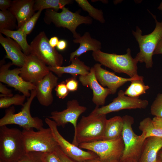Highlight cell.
<instances>
[{"instance_id":"obj_45","label":"cell","mask_w":162,"mask_h":162,"mask_svg":"<svg viewBox=\"0 0 162 162\" xmlns=\"http://www.w3.org/2000/svg\"><path fill=\"white\" fill-rule=\"evenodd\" d=\"M83 162H104L98 159H93L92 160H90L84 161ZM120 162V161L118 160L113 161L110 162Z\"/></svg>"},{"instance_id":"obj_41","label":"cell","mask_w":162,"mask_h":162,"mask_svg":"<svg viewBox=\"0 0 162 162\" xmlns=\"http://www.w3.org/2000/svg\"><path fill=\"white\" fill-rule=\"evenodd\" d=\"M67 42L64 40H59L56 46L57 49L60 51H63L67 47Z\"/></svg>"},{"instance_id":"obj_22","label":"cell","mask_w":162,"mask_h":162,"mask_svg":"<svg viewBox=\"0 0 162 162\" xmlns=\"http://www.w3.org/2000/svg\"><path fill=\"white\" fill-rule=\"evenodd\" d=\"M162 148V137L151 136L144 141L138 162H156L158 153Z\"/></svg>"},{"instance_id":"obj_40","label":"cell","mask_w":162,"mask_h":162,"mask_svg":"<svg viewBox=\"0 0 162 162\" xmlns=\"http://www.w3.org/2000/svg\"><path fill=\"white\" fill-rule=\"evenodd\" d=\"M12 1L10 0H0V9L1 11L8 10L11 7Z\"/></svg>"},{"instance_id":"obj_39","label":"cell","mask_w":162,"mask_h":162,"mask_svg":"<svg viewBox=\"0 0 162 162\" xmlns=\"http://www.w3.org/2000/svg\"><path fill=\"white\" fill-rule=\"evenodd\" d=\"M0 97H10L13 96L12 90L8 88L1 82L0 83Z\"/></svg>"},{"instance_id":"obj_19","label":"cell","mask_w":162,"mask_h":162,"mask_svg":"<svg viewBox=\"0 0 162 162\" xmlns=\"http://www.w3.org/2000/svg\"><path fill=\"white\" fill-rule=\"evenodd\" d=\"M34 0H14L8 9L15 16L17 23L18 29L34 14Z\"/></svg>"},{"instance_id":"obj_36","label":"cell","mask_w":162,"mask_h":162,"mask_svg":"<svg viewBox=\"0 0 162 162\" xmlns=\"http://www.w3.org/2000/svg\"><path fill=\"white\" fill-rule=\"evenodd\" d=\"M66 86L70 92L76 91L78 87V81L76 77L72 76L65 80Z\"/></svg>"},{"instance_id":"obj_16","label":"cell","mask_w":162,"mask_h":162,"mask_svg":"<svg viewBox=\"0 0 162 162\" xmlns=\"http://www.w3.org/2000/svg\"><path fill=\"white\" fill-rule=\"evenodd\" d=\"M100 63H96L93 67L95 76L98 81L103 87H107L111 94L116 93L117 89L126 82L138 77L139 75L130 78H125L116 75L114 73L110 72L101 67Z\"/></svg>"},{"instance_id":"obj_32","label":"cell","mask_w":162,"mask_h":162,"mask_svg":"<svg viewBox=\"0 0 162 162\" xmlns=\"http://www.w3.org/2000/svg\"><path fill=\"white\" fill-rule=\"evenodd\" d=\"M42 10H39L34 13L21 27L18 29L24 32L27 35L33 30Z\"/></svg>"},{"instance_id":"obj_44","label":"cell","mask_w":162,"mask_h":162,"mask_svg":"<svg viewBox=\"0 0 162 162\" xmlns=\"http://www.w3.org/2000/svg\"><path fill=\"white\" fill-rule=\"evenodd\" d=\"M152 120L156 126L162 129V118L155 116Z\"/></svg>"},{"instance_id":"obj_38","label":"cell","mask_w":162,"mask_h":162,"mask_svg":"<svg viewBox=\"0 0 162 162\" xmlns=\"http://www.w3.org/2000/svg\"><path fill=\"white\" fill-rule=\"evenodd\" d=\"M44 162H62L55 151L44 153Z\"/></svg>"},{"instance_id":"obj_29","label":"cell","mask_w":162,"mask_h":162,"mask_svg":"<svg viewBox=\"0 0 162 162\" xmlns=\"http://www.w3.org/2000/svg\"><path fill=\"white\" fill-rule=\"evenodd\" d=\"M18 29L17 20L9 10L0 11V29Z\"/></svg>"},{"instance_id":"obj_23","label":"cell","mask_w":162,"mask_h":162,"mask_svg":"<svg viewBox=\"0 0 162 162\" xmlns=\"http://www.w3.org/2000/svg\"><path fill=\"white\" fill-rule=\"evenodd\" d=\"M75 43H79V48L70 54V61L74 57L78 58L83 54L89 51L93 52L100 50L101 44L99 40L92 38L88 32H86L82 36L80 35L73 40Z\"/></svg>"},{"instance_id":"obj_10","label":"cell","mask_w":162,"mask_h":162,"mask_svg":"<svg viewBox=\"0 0 162 162\" xmlns=\"http://www.w3.org/2000/svg\"><path fill=\"white\" fill-rule=\"evenodd\" d=\"M122 118L123 128L122 137L124 144V149L120 161L131 158L138 161L144 142L142 140L140 135H136L133 130L134 118L128 115L124 116Z\"/></svg>"},{"instance_id":"obj_28","label":"cell","mask_w":162,"mask_h":162,"mask_svg":"<svg viewBox=\"0 0 162 162\" xmlns=\"http://www.w3.org/2000/svg\"><path fill=\"white\" fill-rule=\"evenodd\" d=\"M71 0H35L34 6V11L44 9H52L56 11L62 9L67 4L71 3Z\"/></svg>"},{"instance_id":"obj_42","label":"cell","mask_w":162,"mask_h":162,"mask_svg":"<svg viewBox=\"0 0 162 162\" xmlns=\"http://www.w3.org/2000/svg\"><path fill=\"white\" fill-rule=\"evenodd\" d=\"M160 54H162V38L158 43L153 53V55Z\"/></svg>"},{"instance_id":"obj_3","label":"cell","mask_w":162,"mask_h":162,"mask_svg":"<svg viewBox=\"0 0 162 162\" xmlns=\"http://www.w3.org/2000/svg\"><path fill=\"white\" fill-rule=\"evenodd\" d=\"M131 52L130 49L128 48L126 53L118 55L99 50L93 52L92 56L95 61L102 65L111 69L115 72L124 73L130 78H132L138 75V62L132 57Z\"/></svg>"},{"instance_id":"obj_5","label":"cell","mask_w":162,"mask_h":162,"mask_svg":"<svg viewBox=\"0 0 162 162\" xmlns=\"http://www.w3.org/2000/svg\"><path fill=\"white\" fill-rule=\"evenodd\" d=\"M36 94L35 89L31 91L30 96L18 113H15L14 106L7 109L4 116L0 119V127L14 124L18 125L25 130L34 128L38 130L42 128L43 120L38 117L32 116L30 112L31 104Z\"/></svg>"},{"instance_id":"obj_50","label":"cell","mask_w":162,"mask_h":162,"mask_svg":"<svg viewBox=\"0 0 162 162\" xmlns=\"http://www.w3.org/2000/svg\"></svg>"},{"instance_id":"obj_33","label":"cell","mask_w":162,"mask_h":162,"mask_svg":"<svg viewBox=\"0 0 162 162\" xmlns=\"http://www.w3.org/2000/svg\"><path fill=\"white\" fill-rule=\"evenodd\" d=\"M44 153L34 152H26L21 159L15 162H44Z\"/></svg>"},{"instance_id":"obj_31","label":"cell","mask_w":162,"mask_h":162,"mask_svg":"<svg viewBox=\"0 0 162 162\" xmlns=\"http://www.w3.org/2000/svg\"><path fill=\"white\" fill-rule=\"evenodd\" d=\"M26 97L24 95L16 94L12 96L1 97L0 108H8L13 105L23 106Z\"/></svg>"},{"instance_id":"obj_17","label":"cell","mask_w":162,"mask_h":162,"mask_svg":"<svg viewBox=\"0 0 162 162\" xmlns=\"http://www.w3.org/2000/svg\"><path fill=\"white\" fill-rule=\"evenodd\" d=\"M79 80L82 85L89 87L92 90V101L96 106H104L108 96L111 94L107 88L102 86L98 81L95 76L94 70L92 67L91 68L89 73L86 75L79 76Z\"/></svg>"},{"instance_id":"obj_13","label":"cell","mask_w":162,"mask_h":162,"mask_svg":"<svg viewBox=\"0 0 162 162\" xmlns=\"http://www.w3.org/2000/svg\"><path fill=\"white\" fill-rule=\"evenodd\" d=\"M0 82L14 88L28 98L31 95L29 91L35 89V85L25 81L20 76V68L10 69L12 62L2 64L0 62Z\"/></svg>"},{"instance_id":"obj_26","label":"cell","mask_w":162,"mask_h":162,"mask_svg":"<svg viewBox=\"0 0 162 162\" xmlns=\"http://www.w3.org/2000/svg\"><path fill=\"white\" fill-rule=\"evenodd\" d=\"M0 33L7 37L14 39L20 46L25 55L31 54V47L26 39L27 35L23 32L18 29L11 30L2 29H0Z\"/></svg>"},{"instance_id":"obj_30","label":"cell","mask_w":162,"mask_h":162,"mask_svg":"<svg viewBox=\"0 0 162 162\" xmlns=\"http://www.w3.org/2000/svg\"><path fill=\"white\" fill-rule=\"evenodd\" d=\"M75 1L83 10L87 11L89 16L101 23H104L105 20L102 10L93 7L87 0H76Z\"/></svg>"},{"instance_id":"obj_9","label":"cell","mask_w":162,"mask_h":162,"mask_svg":"<svg viewBox=\"0 0 162 162\" xmlns=\"http://www.w3.org/2000/svg\"><path fill=\"white\" fill-rule=\"evenodd\" d=\"M49 39L44 32H41L30 44L31 54L35 56L48 66H61L64 58L55 48L50 44Z\"/></svg>"},{"instance_id":"obj_14","label":"cell","mask_w":162,"mask_h":162,"mask_svg":"<svg viewBox=\"0 0 162 162\" xmlns=\"http://www.w3.org/2000/svg\"><path fill=\"white\" fill-rule=\"evenodd\" d=\"M20 70V76L35 85L50 71L48 66L32 54L26 55Z\"/></svg>"},{"instance_id":"obj_2","label":"cell","mask_w":162,"mask_h":162,"mask_svg":"<svg viewBox=\"0 0 162 162\" xmlns=\"http://www.w3.org/2000/svg\"><path fill=\"white\" fill-rule=\"evenodd\" d=\"M106 115L91 112L82 116L77 124L72 143L78 146L81 143L102 140L107 119Z\"/></svg>"},{"instance_id":"obj_8","label":"cell","mask_w":162,"mask_h":162,"mask_svg":"<svg viewBox=\"0 0 162 162\" xmlns=\"http://www.w3.org/2000/svg\"><path fill=\"white\" fill-rule=\"evenodd\" d=\"M78 147L92 152L98 159L104 162L120 161L122 155L124 144L122 137L112 140H101L80 144Z\"/></svg>"},{"instance_id":"obj_20","label":"cell","mask_w":162,"mask_h":162,"mask_svg":"<svg viewBox=\"0 0 162 162\" xmlns=\"http://www.w3.org/2000/svg\"><path fill=\"white\" fill-rule=\"evenodd\" d=\"M0 43L5 50V58L10 59L13 65L21 67L26 55L18 43L10 38L4 37L0 33Z\"/></svg>"},{"instance_id":"obj_21","label":"cell","mask_w":162,"mask_h":162,"mask_svg":"<svg viewBox=\"0 0 162 162\" xmlns=\"http://www.w3.org/2000/svg\"><path fill=\"white\" fill-rule=\"evenodd\" d=\"M71 64L67 66H48L50 70L55 73L58 76L61 77L64 74H68L72 76L76 77L77 75L84 76L88 74L91 68L85 64L78 57H75L69 61Z\"/></svg>"},{"instance_id":"obj_35","label":"cell","mask_w":162,"mask_h":162,"mask_svg":"<svg viewBox=\"0 0 162 162\" xmlns=\"http://www.w3.org/2000/svg\"><path fill=\"white\" fill-rule=\"evenodd\" d=\"M56 96L58 98L63 99L69 94L70 92L67 88L65 81L57 84L55 88Z\"/></svg>"},{"instance_id":"obj_1","label":"cell","mask_w":162,"mask_h":162,"mask_svg":"<svg viewBox=\"0 0 162 162\" xmlns=\"http://www.w3.org/2000/svg\"><path fill=\"white\" fill-rule=\"evenodd\" d=\"M26 153L22 131L6 125L0 127V161L15 162Z\"/></svg>"},{"instance_id":"obj_12","label":"cell","mask_w":162,"mask_h":162,"mask_svg":"<svg viewBox=\"0 0 162 162\" xmlns=\"http://www.w3.org/2000/svg\"><path fill=\"white\" fill-rule=\"evenodd\" d=\"M148 101L142 100L139 97L134 98L126 96L124 91L120 90L118 95L109 104L99 108L96 106L91 112L97 114H105L124 109H145L148 104Z\"/></svg>"},{"instance_id":"obj_6","label":"cell","mask_w":162,"mask_h":162,"mask_svg":"<svg viewBox=\"0 0 162 162\" xmlns=\"http://www.w3.org/2000/svg\"><path fill=\"white\" fill-rule=\"evenodd\" d=\"M44 21L47 24L52 23L57 27L67 28L72 33L74 38L80 35L76 31L79 26L82 24L90 25L93 22L91 17L72 12L65 7L60 12L52 9H47L45 13Z\"/></svg>"},{"instance_id":"obj_11","label":"cell","mask_w":162,"mask_h":162,"mask_svg":"<svg viewBox=\"0 0 162 162\" xmlns=\"http://www.w3.org/2000/svg\"><path fill=\"white\" fill-rule=\"evenodd\" d=\"M46 123L50 128L58 145L68 156L78 162L98 159V156L91 151H84L65 139L58 131L56 122L48 117L45 119Z\"/></svg>"},{"instance_id":"obj_18","label":"cell","mask_w":162,"mask_h":162,"mask_svg":"<svg viewBox=\"0 0 162 162\" xmlns=\"http://www.w3.org/2000/svg\"><path fill=\"white\" fill-rule=\"evenodd\" d=\"M58 77L50 71L35 85L36 97L41 105L48 106L52 104L53 100L52 91L58 84Z\"/></svg>"},{"instance_id":"obj_46","label":"cell","mask_w":162,"mask_h":162,"mask_svg":"<svg viewBox=\"0 0 162 162\" xmlns=\"http://www.w3.org/2000/svg\"><path fill=\"white\" fill-rule=\"evenodd\" d=\"M156 162H162V150H160L158 153Z\"/></svg>"},{"instance_id":"obj_15","label":"cell","mask_w":162,"mask_h":162,"mask_svg":"<svg viewBox=\"0 0 162 162\" xmlns=\"http://www.w3.org/2000/svg\"><path fill=\"white\" fill-rule=\"evenodd\" d=\"M66 105V109L61 111H52L48 117L54 121L57 126L64 128L66 124L70 123L74 126L75 132L78 119L80 116L86 111L87 108L80 105L76 99L68 100Z\"/></svg>"},{"instance_id":"obj_43","label":"cell","mask_w":162,"mask_h":162,"mask_svg":"<svg viewBox=\"0 0 162 162\" xmlns=\"http://www.w3.org/2000/svg\"><path fill=\"white\" fill-rule=\"evenodd\" d=\"M59 40L58 38L56 36L51 37L49 40V43L50 45L53 48L56 46Z\"/></svg>"},{"instance_id":"obj_48","label":"cell","mask_w":162,"mask_h":162,"mask_svg":"<svg viewBox=\"0 0 162 162\" xmlns=\"http://www.w3.org/2000/svg\"><path fill=\"white\" fill-rule=\"evenodd\" d=\"M158 9L161 11L162 14V2L160 3L159 6L158 7Z\"/></svg>"},{"instance_id":"obj_37","label":"cell","mask_w":162,"mask_h":162,"mask_svg":"<svg viewBox=\"0 0 162 162\" xmlns=\"http://www.w3.org/2000/svg\"><path fill=\"white\" fill-rule=\"evenodd\" d=\"M55 152L62 162H76L75 161V160L66 155L58 145L56 147Z\"/></svg>"},{"instance_id":"obj_34","label":"cell","mask_w":162,"mask_h":162,"mask_svg":"<svg viewBox=\"0 0 162 162\" xmlns=\"http://www.w3.org/2000/svg\"><path fill=\"white\" fill-rule=\"evenodd\" d=\"M151 114L155 116L162 118V92L158 94L150 107Z\"/></svg>"},{"instance_id":"obj_24","label":"cell","mask_w":162,"mask_h":162,"mask_svg":"<svg viewBox=\"0 0 162 162\" xmlns=\"http://www.w3.org/2000/svg\"><path fill=\"white\" fill-rule=\"evenodd\" d=\"M123 128L122 117L116 116L107 119L102 140H112L122 137Z\"/></svg>"},{"instance_id":"obj_47","label":"cell","mask_w":162,"mask_h":162,"mask_svg":"<svg viewBox=\"0 0 162 162\" xmlns=\"http://www.w3.org/2000/svg\"><path fill=\"white\" fill-rule=\"evenodd\" d=\"M120 162H138L136 160L131 158H128L122 161H120Z\"/></svg>"},{"instance_id":"obj_27","label":"cell","mask_w":162,"mask_h":162,"mask_svg":"<svg viewBox=\"0 0 162 162\" xmlns=\"http://www.w3.org/2000/svg\"><path fill=\"white\" fill-rule=\"evenodd\" d=\"M143 79V76H139L131 81L130 85L124 92L125 94L130 97L136 98L145 94L149 87L145 84Z\"/></svg>"},{"instance_id":"obj_25","label":"cell","mask_w":162,"mask_h":162,"mask_svg":"<svg viewBox=\"0 0 162 162\" xmlns=\"http://www.w3.org/2000/svg\"><path fill=\"white\" fill-rule=\"evenodd\" d=\"M139 128L142 132L140 136L143 142L151 136L162 137V129L156 126L150 117L146 118L141 121Z\"/></svg>"},{"instance_id":"obj_49","label":"cell","mask_w":162,"mask_h":162,"mask_svg":"<svg viewBox=\"0 0 162 162\" xmlns=\"http://www.w3.org/2000/svg\"><path fill=\"white\" fill-rule=\"evenodd\" d=\"M0 162H1V161H0Z\"/></svg>"},{"instance_id":"obj_7","label":"cell","mask_w":162,"mask_h":162,"mask_svg":"<svg viewBox=\"0 0 162 162\" xmlns=\"http://www.w3.org/2000/svg\"><path fill=\"white\" fill-rule=\"evenodd\" d=\"M22 133L26 152L51 153L55 151L58 146L49 127H43L37 131L33 128L23 129Z\"/></svg>"},{"instance_id":"obj_4","label":"cell","mask_w":162,"mask_h":162,"mask_svg":"<svg viewBox=\"0 0 162 162\" xmlns=\"http://www.w3.org/2000/svg\"><path fill=\"white\" fill-rule=\"evenodd\" d=\"M150 13L156 23L153 31L148 34L142 35L141 30L137 26L136 31H132V32L140 48V52L135 58L138 62L145 63L146 67L147 68L152 67L153 53L158 43L162 38V21H158L155 16Z\"/></svg>"}]
</instances>
